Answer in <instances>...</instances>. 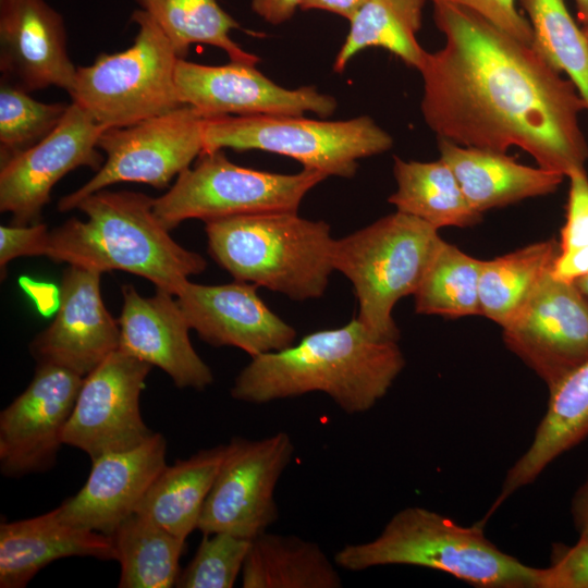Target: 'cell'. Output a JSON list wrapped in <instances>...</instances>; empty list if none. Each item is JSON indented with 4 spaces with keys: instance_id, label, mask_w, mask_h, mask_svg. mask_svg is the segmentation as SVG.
Masks as SVG:
<instances>
[{
    "instance_id": "obj_34",
    "label": "cell",
    "mask_w": 588,
    "mask_h": 588,
    "mask_svg": "<svg viewBox=\"0 0 588 588\" xmlns=\"http://www.w3.org/2000/svg\"><path fill=\"white\" fill-rule=\"evenodd\" d=\"M70 103L41 102L28 91L0 82L1 162L34 146L60 123Z\"/></svg>"
},
{
    "instance_id": "obj_14",
    "label": "cell",
    "mask_w": 588,
    "mask_h": 588,
    "mask_svg": "<svg viewBox=\"0 0 588 588\" xmlns=\"http://www.w3.org/2000/svg\"><path fill=\"white\" fill-rule=\"evenodd\" d=\"M503 329L506 347L552 389L588 359V299L550 271Z\"/></svg>"
},
{
    "instance_id": "obj_10",
    "label": "cell",
    "mask_w": 588,
    "mask_h": 588,
    "mask_svg": "<svg viewBox=\"0 0 588 588\" xmlns=\"http://www.w3.org/2000/svg\"><path fill=\"white\" fill-rule=\"evenodd\" d=\"M205 120L184 105L132 125L106 128L97 143L107 157L103 164L83 186L63 196L58 209H75L83 198L121 182L166 188L204 151Z\"/></svg>"
},
{
    "instance_id": "obj_37",
    "label": "cell",
    "mask_w": 588,
    "mask_h": 588,
    "mask_svg": "<svg viewBox=\"0 0 588 588\" xmlns=\"http://www.w3.org/2000/svg\"><path fill=\"white\" fill-rule=\"evenodd\" d=\"M565 223L561 229L559 249L588 245V176L585 169L572 171Z\"/></svg>"
},
{
    "instance_id": "obj_26",
    "label": "cell",
    "mask_w": 588,
    "mask_h": 588,
    "mask_svg": "<svg viewBox=\"0 0 588 588\" xmlns=\"http://www.w3.org/2000/svg\"><path fill=\"white\" fill-rule=\"evenodd\" d=\"M244 588H341L342 578L314 541L262 532L252 540L242 569Z\"/></svg>"
},
{
    "instance_id": "obj_32",
    "label": "cell",
    "mask_w": 588,
    "mask_h": 588,
    "mask_svg": "<svg viewBox=\"0 0 588 588\" xmlns=\"http://www.w3.org/2000/svg\"><path fill=\"white\" fill-rule=\"evenodd\" d=\"M481 267V259L443 241L414 293L416 313L448 318L480 315Z\"/></svg>"
},
{
    "instance_id": "obj_41",
    "label": "cell",
    "mask_w": 588,
    "mask_h": 588,
    "mask_svg": "<svg viewBox=\"0 0 588 588\" xmlns=\"http://www.w3.org/2000/svg\"><path fill=\"white\" fill-rule=\"evenodd\" d=\"M304 0H252L253 11L267 23L278 25L289 21Z\"/></svg>"
},
{
    "instance_id": "obj_31",
    "label": "cell",
    "mask_w": 588,
    "mask_h": 588,
    "mask_svg": "<svg viewBox=\"0 0 588 588\" xmlns=\"http://www.w3.org/2000/svg\"><path fill=\"white\" fill-rule=\"evenodd\" d=\"M159 25L180 59L191 45L206 44L223 50L233 62L256 65L259 58L245 51L230 36L240 27L218 0H136Z\"/></svg>"
},
{
    "instance_id": "obj_30",
    "label": "cell",
    "mask_w": 588,
    "mask_h": 588,
    "mask_svg": "<svg viewBox=\"0 0 588 588\" xmlns=\"http://www.w3.org/2000/svg\"><path fill=\"white\" fill-rule=\"evenodd\" d=\"M110 536L121 565L120 588L175 586L185 540L136 513Z\"/></svg>"
},
{
    "instance_id": "obj_8",
    "label": "cell",
    "mask_w": 588,
    "mask_h": 588,
    "mask_svg": "<svg viewBox=\"0 0 588 588\" xmlns=\"http://www.w3.org/2000/svg\"><path fill=\"white\" fill-rule=\"evenodd\" d=\"M392 145L391 135L366 115L340 121L223 115L205 120L203 152L264 150L293 158L305 169L327 176L350 179L359 159L382 154Z\"/></svg>"
},
{
    "instance_id": "obj_2",
    "label": "cell",
    "mask_w": 588,
    "mask_h": 588,
    "mask_svg": "<svg viewBox=\"0 0 588 588\" xmlns=\"http://www.w3.org/2000/svg\"><path fill=\"white\" fill-rule=\"evenodd\" d=\"M405 366L397 341L373 336L355 317L345 326L305 335L297 344L252 360L231 396L252 404L307 393L328 395L344 413L370 411Z\"/></svg>"
},
{
    "instance_id": "obj_43",
    "label": "cell",
    "mask_w": 588,
    "mask_h": 588,
    "mask_svg": "<svg viewBox=\"0 0 588 588\" xmlns=\"http://www.w3.org/2000/svg\"><path fill=\"white\" fill-rule=\"evenodd\" d=\"M573 525L579 537H588V475L571 501Z\"/></svg>"
},
{
    "instance_id": "obj_33",
    "label": "cell",
    "mask_w": 588,
    "mask_h": 588,
    "mask_svg": "<svg viewBox=\"0 0 588 588\" xmlns=\"http://www.w3.org/2000/svg\"><path fill=\"white\" fill-rule=\"evenodd\" d=\"M532 28L531 46L558 72L565 73L588 108V40L564 0H519Z\"/></svg>"
},
{
    "instance_id": "obj_19",
    "label": "cell",
    "mask_w": 588,
    "mask_h": 588,
    "mask_svg": "<svg viewBox=\"0 0 588 588\" xmlns=\"http://www.w3.org/2000/svg\"><path fill=\"white\" fill-rule=\"evenodd\" d=\"M0 71L28 93L56 86L72 94L76 66L64 21L45 0H0Z\"/></svg>"
},
{
    "instance_id": "obj_12",
    "label": "cell",
    "mask_w": 588,
    "mask_h": 588,
    "mask_svg": "<svg viewBox=\"0 0 588 588\" xmlns=\"http://www.w3.org/2000/svg\"><path fill=\"white\" fill-rule=\"evenodd\" d=\"M151 365L115 350L84 377L63 442L91 461L144 442L152 431L143 420L139 396Z\"/></svg>"
},
{
    "instance_id": "obj_42",
    "label": "cell",
    "mask_w": 588,
    "mask_h": 588,
    "mask_svg": "<svg viewBox=\"0 0 588 588\" xmlns=\"http://www.w3.org/2000/svg\"><path fill=\"white\" fill-rule=\"evenodd\" d=\"M367 0H304L302 10H322L351 20Z\"/></svg>"
},
{
    "instance_id": "obj_38",
    "label": "cell",
    "mask_w": 588,
    "mask_h": 588,
    "mask_svg": "<svg viewBox=\"0 0 588 588\" xmlns=\"http://www.w3.org/2000/svg\"><path fill=\"white\" fill-rule=\"evenodd\" d=\"M467 9L512 37L531 45V25L516 8V0H431Z\"/></svg>"
},
{
    "instance_id": "obj_3",
    "label": "cell",
    "mask_w": 588,
    "mask_h": 588,
    "mask_svg": "<svg viewBox=\"0 0 588 588\" xmlns=\"http://www.w3.org/2000/svg\"><path fill=\"white\" fill-rule=\"evenodd\" d=\"M154 199L130 191H98L75 207L87 217L71 218L49 231L45 256L102 272L122 270L176 295L205 258L177 244L154 212Z\"/></svg>"
},
{
    "instance_id": "obj_29",
    "label": "cell",
    "mask_w": 588,
    "mask_h": 588,
    "mask_svg": "<svg viewBox=\"0 0 588 588\" xmlns=\"http://www.w3.org/2000/svg\"><path fill=\"white\" fill-rule=\"evenodd\" d=\"M554 240L536 242L506 255L482 260L480 315L501 328L527 305L559 253Z\"/></svg>"
},
{
    "instance_id": "obj_7",
    "label": "cell",
    "mask_w": 588,
    "mask_h": 588,
    "mask_svg": "<svg viewBox=\"0 0 588 588\" xmlns=\"http://www.w3.org/2000/svg\"><path fill=\"white\" fill-rule=\"evenodd\" d=\"M132 20L138 32L131 47L101 53L76 68L72 101L105 128L154 118L184 103L175 84L179 56L159 25L144 10Z\"/></svg>"
},
{
    "instance_id": "obj_4",
    "label": "cell",
    "mask_w": 588,
    "mask_h": 588,
    "mask_svg": "<svg viewBox=\"0 0 588 588\" xmlns=\"http://www.w3.org/2000/svg\"><path fill=\"white\" fill-rule=\"evenodd\" d=\"M483 527L481 520L463 526L429 509L407 506L376 538L344 546L333 560L352 572L408 565L440 571L478 588H541L542 567L503 552Z\"/></svg>"
},
{
    "instance_id": "obj_20",
    "label": "cell",
    "mask_w": 588,
    "mask_h": 588,
    "mask_svg": "<svg viewBox=\"0 0 588 588\" xmlns=\"http://www.w3.org/2000/svg\"><path fill=\"white\" fill-rule=\"evenodd\" d=\"M166 439L152 432L135 448L91 461L82 489L58 506L60 517L74 526L111 535L135 510L167 466Z\"/></svg>"
},
{
    "instance_id": "obj_28",
    "label": "cell",
    "mask_w": 588,
    "mask_h": 588,
    "mask_svg": "<svg viewBox=\"0 0 588 588\" xmlns=\"http://www.w3.org/2000/svg\"><path fill=\"white\" fill-rule=\"evenodd\" d=\"M427 0H367L350 20L348 34L335 57L341 73L350 60L367 48H382L418 70L426 50L417 40Z\"/></svg>"
},
{
    "instance_id": "obj_40",
    "label": "cell",
    "mask_w": 588,
    "mask_h": 588,
    "mask_svg": "<svg viewBox=\"0 0 588 588\" xmlns=\"http://www.w3.org/2000/svg\"><path fill=\"white\" fill-rule=\"evenodd\" d=\"M550 274L559 281L573 284L588 277V245L559 250L551 265Z\"/></svg>"
},
{
    "instance_id": "obj_17",
    "label": "cell",
    "mask_w": 588,
    "mask_h": 588,
    "mask_svg": "<svg viewBox=\"0 0 588 588\" xmlns=\"http://www.w3.org/2000/svg\"><path fill=\"white\" fill-rule=\"evenodd\" d=\"M100 279V271L69 265L57 315L29 345L38 364L61 366L85 377L119 348V322L103 304Z\"/></svg>"
},
{
    "instance_id": "obj_35",
    "label": "cell",
    "mask_w": 588,
    "mask_h": 588,
    "mask_svg": "<svg viewBox=\"0 0 588 588\" xmlns=\"http://www.w3.org/2000/svg\"><path fill=\"white\" fill-rule=\"evenodd\" d=\"M250 544V539L228 532L204 535L194 558L179 574L175 587H233L242 574Z\"/></svg>"
},
{
    "instance_id": "obj_13",
    "label": "cell",
    "mask_w": 588,
    "mask_h": 588,
    "mask_svg": "<svg viewBox=\"0 0 588 588\" xmlns=\"http://www.w3.org/2000/svg\"><path fill=\"white\" fill-rule=\"evenodd\" d=\"M105 130L72 101L51 133L1 162V212L12 216V224L38 223L51 189L65 174L79 167L101 168L105 159L97 143Z\"/></svg>"
},
{
    "instance_id": "obj_11",
    "label": "cell",
    "mask_w": 588,
    "mask_h": 588,
    "mask_svg": "<svg viewBox=\"0 0 588 588\" xmlns=\"http://www.w3.org/2000/svg\"><path fill=\"white\" fill-rule=\"evenodd\" d=\"M295 445L284 431L259 440L233 438L209 494L197 529L253 540L279 518L274 493L291 464Z\"/></svg>"
},
{
    "instance_id": "obj_36",
    "label": "cell",
    "mask_w": 588,
    "mask_h": 588,
    "mask_svg": "<svg viewBox=\"0 0 588 588\" xmlns=\"http://www.w3.org/2000/svg\"><path fill=\"white\" fill-rule=\"evenodd\" d=\"M541 588H588V537L573 546L554 543L550 564L542 567Z\"/></svg>"
},
{
    "instance_id": "obj_27",
    "label": "cell",
    "mask_w": 588,
    "mask_h": 588,
    "mask_svg": "<svg viewBox=\"0 0 588 588\" xmlns=\"http://www.w3.org/2000/svg\"><path fill=\"white\" fill-rule=\"evenodd\" d=\"M393 173L396 191L389 203L397 211L417 217L436 229L465 228L477 224L481 213L476 211L446 162L406 161L394 157Z\"/></svg>"
},
{
    "instance_id": "obj_1",
    "label": "cell",
    "mask_w": 588,
    "mask_h": 588,
    "mask_svg": "<svg viewBox=\"0 0 588 588\" xmlns=\"http://www.w3.org/2000/svg\"><path fill=\"white\" fill-rule=\"evenodd\" d=\"M444 46L426 51L421 113L438 139L505 152L518 147L538 167L567 176L585 169L588 144L576 86L525 44L478 14L436 1Z\"/></svg>"
},
{
    "instance_id": "obj_21",
    "label": "cell",
    "mask_w": 588,
    "mask_h": 588,
    "mask_svg": "<svg viewBox=\"0 0 588 588\" xmlns=\"http://www.w3.org/2000/svg\"><path fill=\"white\" fill-rule=\"evenodd\" d=\"M122 296L119 350L159 367L179 388L204 390L213 382L191 343V327L174 295L157 289L154 296L144 297L125 284Z\"/></svg>"
},
{
    "instance_id": "obj_23",
    "label": "cell",
    "mask_w": 588,
    "mask_h": 588,
    "mask_svg": "<svg viewBox=\"0 0 588 588\" xmlns=\"http://www.w3.org/2000/svg\"><path fill=\"white\" fill-rule=\"evenodd\" d=\"M588 439V359L549 390L546 413L528 449L507 470L488 519L520 488L534 482L564 453Z\"/></svg>"
},
{
    "instance_id": "obj_25",
    "label": "cell",
    "mask_w": 588,
    "mask_h": 588,
    "mask_svg": "<svg viewBox=\"0 0 588 588\" xmlns=\"http://www.w3.org/2000/svg\"><path fill=\"white\" fill-rule=\"evenodd\" d=\"M225 452L226 444H220L167 465L139 501L135 513L186 540L197 529Z\"/></svg>"
},
{
    "instance_id": "obj_22",
    "label": "cell",
    "mask_w": 588,
    "mask_h": 588,
    "mask_svg": "<svg viewBox=\"0 0 588 588\" xmlns=\"http://www.w3.org/2000/svg\"><path fill=\"white\" fill-rule=\"evenodd\" d=\"M70 556L115 560L110 535L64 522L58 507L0 525V587L23 588L45 566Z\"/></svg>"
},
{
    "instance_id": "obj_24",
    "label": "cell",
    "mask_w": 588,
    "mask_h": 588,
    "mask_svg": "<svg viewBox=\"0 0 588 588\" xmlns=\"http://www.w3.org/2000/svg\"><path fill=\"white\" fill-rule=\"evenodd\" d=\"M440 159L455 174L470 206L483 211L551 194L564 175L517 162L505 152L466 147L439 138Z\"/></svg>"
},
{
    "instance_id": "obj_16",
    "label": "cell",
    "mask_w": 588,
    "mask_h": 588,
    "mask_svg": "<svg viewBox=\"0 0 588 588\" xmlns=\"http://www.w3.org/2000/svg\"><path fill=\"white\" fill-rule=\"evenodd\" d=\"M175 84L181 101L201 115H331L334 97L314 86L284 88L266 77L255 65L231 61L205 65L179 59Z\"/></svg>"
},
{
    "instance_id": "obj_15",
    "label": "cell",
    "mask_w": 588,
    "mask_h": 588,
    "mask_svg": "<svg viewBox=\"0 0 588 588\" xmlns=\"http://www.w3.org/2000/svg\"><path fill=\"white\" fill-rule=\"evenodd\" d=\"M84 377L38 364L28 387L0 414V467L8 477L49 469L63 442Z\"/></svg>"
},
{
    "instance_id": "obj_5",
    "label": "cell",
    "mask_w": 588,
    "mask_h": 588,
    "mask_svg": "<svg viewBox=\"0 0 588 588\" xmlns=\"http://www.w3.org/2000/svg\"><path fill=\"white\" fill-rule=\"evenodd\" d=\"M210 256L235 280L295 301L323 295L335 240L324 221L297 212L240 215L205 222Z\"/></svg>"
},
{
    "instance_id": "obj_45",
    "label": "cell",
    "mask_w": 588,
    "mask_h": 588,
    "mask_svg": "<svg viewBox=\"0 0 588 588\" xmlns=\"http://www.w3.org/2000/svg\"><path fill=\"white\" fill-rule=\"evenodd\" d=\"M583 295L588 299V277L577 280L574 283Z\"/></svg>"
},
{
    "instance_id": "obj_44",
    "label": "cell",
    "mask_w": 588,
    "mask_h": 588,
    "mask_svg": "<svg viewBox=\"0 0 588 588\" xmlns=\"http://www.w3.org/2000/svg\"><path fill=\"white\" fill-rule=\"evenodd\" d=\"M577 16L581 24L588 25V0H575Z\"/></svg>"
},
{
    "instance_id": "obj_46",
    "label": "cell",
    "mask_w": 588,
    "mask_h": 588,
    "mask_svg": "<svg viewBox=\"0 0 588 588\" xmlns=\"http://www.w3.org/2000/svg\"><path fill=\"white\" fill-rule=\"evenodd\" d=\"M583 32H584V34H585L587 40H588V25H585V26L583 27Z\"/></svg>"
},
{
    "instance_id": "obj_18",
    "label": "cell",
    "mask_w": 588,
    "mask_h": 588,
    "mask_svg": "<svg viewBox=\"0 0 588 588\" xmlns=\"http://www.w3.org/2000/svg\"><path fill=\"white\" fill-rule=\"evenodd\" d=\"M175 296L191 329L212 346H234L253 358L295 342L296 330L264 303L253 283L188 280Z\"/></svg>"
},
{
    "instance_id": "obj_9",
    "label": "cell",
    "mask_w": 588,
    "mask_h": 588,
    "mask_svg": "<svg viewBox=\"0 0 588 588\" xmlns=\"http://www.w3.org/2000/svg\"><path fill=\"white\" fill-rule=\"evenodd\" d=\"M327 177L305 168L295 174L244 168L231 162L223 150L203 152L168 192L154 199V212L168 230L188 219L206 222L249 213L297 212L306 194Z\"/></svg>"
},
{
    "instance_id": "obj_6",
    "label": "cell",
    "mask_w": 588,
    "mask_h": 588,
    "mask_svg": "<svg viewBox=\"0 0 588 588\" xmlns=\"http://www.w3.org/2000/svg\"><path fill=\"white\" fill-rule=\"evenodd\" d=\"M424 220L401 212L335 240L334 270L353 284L358 301L357 319L377 339L397 341L392 311L414 295L444 240Z\"/></svg>"
},
{
    "instance_id": "obj_39",
    "label": "cell",
    "mask_w": 588,
    "mask_h": 588,
    "mask_svg": "<svg viewBox=\"0 0 588 588\" xmlns=\"http://www.w3.org/2000/svg\"><path fill=\"white\" fill-rule=\"evenodd\" d=\"M49 230L44 223L29 225H1L0 228V267L19 257L45 256Z\"/></svg>"
}]
</instances>
